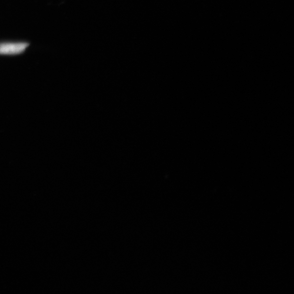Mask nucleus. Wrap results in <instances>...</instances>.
<instances>
[{"mask_svg":"<svg viewBox=\"0 0 294 294\" xmlns=\"http://www.w3.org/2000/svg\"><path fill=\"white\" fill-rule=\"evenodd\" d=\"M26 43H6L0 44V55H17L24 52L28 47Z\"/></svg>","mask_w":294,"mask_h":294,"instance_id":"f257e3e1","label":"nucleus"}]
</instances>
